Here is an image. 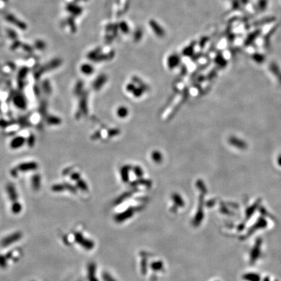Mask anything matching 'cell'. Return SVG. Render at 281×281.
Returning a JSON list of instances; mask_svg holds the SVG:
<instances>
[{
	"label": "cell",
	"mask_w": 281,
	"mask_h": 281,
	"mask_svg": "<svg viewBox=\"0 0 281 281\" xmlns=\"http://www.w3.org/2000/svg\"><path fill=\"white\" fill-rule=\"evenodd\" d=\"M75 239L78 243L80 244V245H82L85 248L91 249L93 247L92 242L83 237V235L80 233H76L75 234Z\"/></svg>",
	"instance_id": "cell-2"
},
{
	"label": "cell",
	"mask_w": 281,
	"mask_h": 281,
	"mask_svg": "<svg viewBox=\"0 0 281 281\" xmlns=\"http://www.w3.org/2000/svg\"><path fill=\"white\" fill-rule=\"evenodd\" d=\"M22 211V206L18 203L15 202L12 205V212L14 214H18Z\"/></svg>",
	"instance_id": "cell-4"
},
{
	"label": "cell",
	"mask_w": 281,
	"mask_h": 281,
	"mask_svg": "<svg viewBox=\"0 0 281 281\" xmlns=\"http://www.w3.org/2000/svg\"><path fill=\"white\" fill-rule=\"evenodd\" d=\"M8 193H9V195L10 199H11L12 201H13L14 203H15V201H16V200H17V194H16V192H15V190H14L13 187H12V186L9 187V188H8Z\"/></svg>",
	"instance_id": "cell-3"
},
{
	"label": "cell",
	"mask_w": 281,
	"mask_h": 281,
	"mask_svg": "<svg viewBox=\"0 0 281 281\" xmlns=\"http://www.w3.org/2000/svg\"><path fill=\"white\" fill-rule=\"evenodd\" d=\"M22 238V233L21 232H16L10 234L4 238L1 242L2 247H8L13 243L18 242Z\"/></svg>",
	"instance_id": "cell-1"
},
{
	"label": "cell",
	"mask_w": 281,
	"mask_h": 281,
	"mask_svg": "<svg viewBox=\"0 0 281 281\" xmlns=\"http://www.w3.org/2000/svg\"><path fill=\"white\" fill-rule=\"evenodd\" d=\"M7 266V260L5 256L0 254V268L5 269Z\"/></svg>",
	"instance_id": "cell-5"
}]
</instances>
